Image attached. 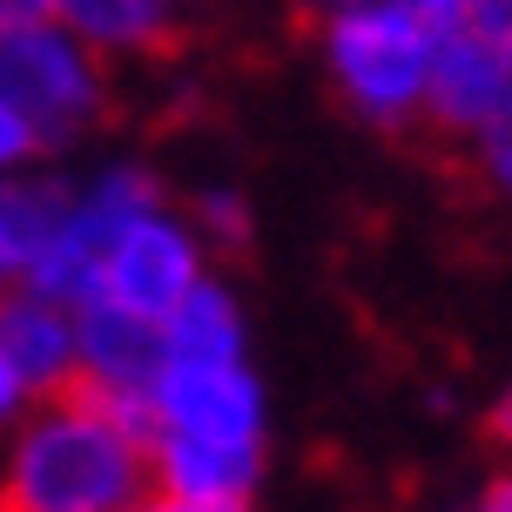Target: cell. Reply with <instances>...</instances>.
Segmentation results:
<instances>
[{"instance_id":"cell-6","label":"cell","mask_w":512,"mask_h":512,"mask_svg":"<svg viewBox=\"0 0 512 512\" xmlns=\"http://www.w3.org/2000/svg\"><path fill=\"white\" fill-rule=\"evenodd\" d=\"M209 270H216V250H209L203 230L189 223V209L155 203V209H142L135 223H122V236L108 243L95 297L115 304V310H135V317H149V324H162Z\"/></svg>"},{"instance_id":"cell-14","label":"cell","mask_w":512,"mask_h":512,"mask_svg":"<svg viewBox=\"0 0 512 512\" xmlns=\"http://www.w3.org/2000/svg\"><path fill=\"white\" fill-rule=\"evenodd\" d=\"M465 155H472V169H479V182H486V189L512 196V108H506V115H499V122H492Z\"/></svg>"},{"instance_id":"cell-22","label":"cell","mask_w":512,"mask_h":512,"mask_svg":"<svg viewBox=\"0 0 512 512\" xmlns=\"http://www.w3.org/2000/svg\"><path fill=\"white\" fill-rule=\"evenodd\" d=\"M169 7H176V14H196V7H209V0H169Z\"/></svg>"},{"instance_id":"cell-13","label":"cell","mask_w":512,"mask_h":512,"mask_svg":"<svg viewBox=\"0 0 512 512\" xmlns=\"http://www.w3.org/2000/svg\"><path fill=\"white\" fill-rule=\"evenodd\" d=\"M189 223L203 230V243L216 256H230V250L250 243V203H243V189H230V182L196 189V196H189Z\"/></svg>"},{"instance_id":"cell-23","label":"cell","mask_w":512,"mask_h":512,"mask_svg":"<svg viewBox=\"0 0 512 512\" xmlns=\"http://www.w3.org/2000/svg\"><path fill=\"white\" fill-rule=\"evenodd\" d=\"M459 512H472V506H459Z\"/></svg>"},{"instance_id":"cell-19","label":"cell","mask_w":512,"mask_h":512,"mask_svg":"<svg viewBox=\"0 0 512 512\" xmlns=\"http://www.w3.org/2000/svg\"><path fill=\"white\" fill-rule=\"evenodd\" d=\"M486 432H492V445H499V452H512V384L486 405Z\"/></svg>"},{"instance_id":"cell-3","label":"cell","mask_w":512,"mask_h":512,"mask_svg":"<svg viewBox=\"0 0 512 512\" xmlns=\"http://www.w3.org/2000/svg\"><path fill=\"white\" fill-rule=\"evenodd\" d=\"M445 34L411 21L398 7H324L317 14V54L324 75L344 95V108L371 128H418L425 122V88H432V54Z\"/></svg>"},{"instance_id":"cell-17","label":"cell","mask_w":512,"mask_h":512,"mask_svg":"<svg viewBox=\"0 0 512 512\" xmlns=\"http://www.w3.org/2000/svg\"><path fill=\"white\" fill-rule=\"evenodd\" d=\"M465 27L512 54V0H465Z\"/></svg>"},{"instance_id":"cell-21","label":"cell","mask_w":512,"mask_h":512,"mask_svg":"<svg viewBox=\"0 0 512 512\" xmlns=\"http://www.w3.org/2000/svg\"><path fill=\"white\" fill-rule=\"evenodd\" d=\"M27 21H48V0H0V34Z\"/></svg>"},{"instance_id":"cell-24","label":"cell","mask_w":512,"mask_h":512,"mask_svg":"<svg viewBox=\"0 0 512 512\" xmlns=\"http://www.w3.org/2000/svg\"><path fill=\"white\" fill-rule=\"evenodd\" d=\"M0 512H7V506H0Z\"/></svg>"},{"instance_id":"cell-16","label":"cell","mask_w":512,"mask_h":512,"mask_svg":"<svg viewBox=\"0 0 512 512\" xmlns=\"http://www.w3.org/2000/svg\"><path fill=\"white\" fill-rule=\"evenodd\" d=\"M34 155H48V149H41V135H34V128H27L14 108L0 102V176H21Z\"/></svg>"},{"instance_id":"cell-7","label":"cell","mask_w":512,"mask_h":512,"mask_svg":"<svg viewBox=\"0 0 512 512\" xmlns=\"http://www.w3.org/2000/svg\"><path fill=\"white\" fill-rule=\"evenodd\" d=\"M75 384V304L34 283H0V432Z\"/></svg>"},{"instance_id":"cell-18","label":"cell","mask_w":512,"mask_h":512,"mask_svg":"<svg viewBox=\"0 0 512 512\" xmlns=\"http://www.w3.org/2000/svg\"><path fill=\"white\" fill-rule=\"evenodd\" d=\"M128 512H250V506H223V499H189V492H169V486H149Z\"/></svg>"},{"instance_id":"cell-15","label":"cell","mask_w":512,"mask_h":512,"mask_svg":"<svg viewBox=\"0 0 512 512\" xmlns=\"http://www.w3.org/2000/svg\"><path fill=\"white\" fill-rule=\"evenodd\" d=\"M324 7H351V0H310V14H324ZM371 7H398V14H411V21H425L432 34L465 27V0H371Z\"/></svg>"},{"instance_id":"cell-8","label":"cell","mask_w":512,"mask_h":512,"mask_svg":"<svg viewBox=\"0 0 512 512\" xmlns=\"http://www.w3.org/2000/svg\"><path fill=\"white\" fill-rule=\"evenodd\" d=\"M512 108V54L472 27H452L432 54V88H425V122L432 135L472 149L499 115Z\"/></svg>"},{"instance_id":"cell-10","label":"cell","mask_w":512,"mask_h":512,"mask_svg":"<svg viewBox=\"0 0 512 512\" xmlns=\"http://www.w3.org/2000/svg\"><path fill=\"white\" fill-rule=\"evenodd\" d=\"M48 14L68 34H81L102 61H142L176 41L182 14L169 0H48Z\"/></svg>"},{"instance_id":"cell-2","label":"cell","mask_w":512,"mask_h":512,"mask_svg":"<svg viewBox=\"0 0 512 512\" xmlns=\"http://www.w3.org/2000/svg\"><path fill=\"white\" fill-rule=\"evenodd\" d=\"M155 486L149 425L95 391H54L0 432L7 512H128Z\"/></svg>"},{"instance_id":"cell-20","label":"cell","mask_w":512,"mask_h":512,"mask_svg":"<svg viewBox=\"0 0 512 512\" xmlns=\"http://www.w3.org/2000/svg\"><path fill=\"white\" fill-rule=\"evenodd\" d=\"M472 512H512V472L486 479V486H479V499H472Z\"/></svg>"},{"instance_id":"cell-11","label":"cell","mask_w":512,"mask_h":512,"mask_svg":"<svg viewBox=\"0 0 512 512\" xmlns=\"http://www.w3.org/2000/svg\"><path fill=\"white\" fill-rule=\"evenodd\" d=\"M162 358H250L243 297H236L216 270L162 317Z\"/></svg>"},{"instance_id":"cell-1","label":"cell","mask_w":512,"mask_h":512,"mask_svg":"<svg viewBox=\"0 0 512 512\" xmlns=\"http://www.w3.org/2000/svg\"><path fill=\"white\" fill-rule=\"evenodd\" d=\"M155 486L250 506L270 472V391L250 358H162L149 391Z\"/></svg>"},{"instance_id":"cell-5","label":"cell","mask_w":512,"mask_h":512,"mask_svg":"<svg viewBox=\"0 0 512 512\" xmlns=\"http://www.w3.org/2000/svg\"><path fill=\"white\" fill-rule=\"evenodd\" d=\"M169 203V189L155 182V169L142 162H102L95 176L68 182V209H61V223H54L48 250L34 263V290H48L61 304H88L95 297V277H102V256L108 243L122 236V223H135L142 209Z\"/></svg>"},{"instance_id":"cell-12","label":"cell","mask_w":512,"mask_h":512,"mask_svg":"<svg viewBox=\"0 0 512 512\" xmlns=\"http://www.w3.org/2000/svg\"><path fill=\"white\" fill-rule=\"evenodd\" d=\"M61 209H68V182L61 176H27V169L0 176V283L34 277Z\"/></svg>"},{"instance_id":"cell-4","label":"cell","mask_w":512,"mask_h":512,"mask_svg":"<svg viewBox=\"0 0 512 512\" xmlns=\"http://www.w3.org/2000/svg\"><path fill=\"white\" fill-rule=\"evenodd\" d=\"M108 68L115 61H102L54 14L0 34V102L41 135V149H68L108 122V102H115Z\"/></svg>"},{"instance_id":"cell-9","label":"cell","mask_w":512,"mask_h":512,"mask_svg":"<svg viewBox=\"0 0 512 512\" xmlns=\"http://www.w3.org/2000/svg\"><path fill=\"white\" fill-rule=\"evenodd\" d=\"M155 378H162V324L135 317V310H115L102 297L75 304V384L81 391H95V398L142 418Z\"/></svg>"}]
</instances>
